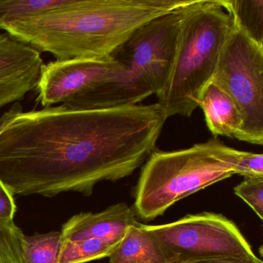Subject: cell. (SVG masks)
<instances>
[{
	"label": "cell",
	"instance_id": "obj_20",
	"mask_svg": "<svg viewBox=\"0 0 263 263\" xmlns=\"http://www.w3.org/2000/svg\"><path fill=\"white\" fill-rule=\"evenodd\" d=\"M181 263H263L262 260L249 257H221V258H209L198 261H185Z\"/></svg>",
	"mask_w": 263,
	"mask_h": 263
},
{
	"label": "cell",
	"instance_id": "obj_12",
	"mask_svg": "<svg viewBox=\"0 0 263 263\" xmlns=\"http://www.w3.org/2000/svg\"><path fill=\"white\" fill-rule=\"evenodd\" d=\"M108 258L109 263H167L144 224L138 221L127 229Z\"/></svg>",
	"mask_w": 263,
	"mask_h": 263
},
{
	"label": "cell",
	"instance_id": "obj_17",
	"mask_svg": "<svg viewBox=\"0 0 263 263\" xmlns=\"http://www.w3.org/2000/svg\"><path fill=\"white\" fill-rule=\"evenodd\" d=\"M24 236L14 221H0V263H26L23 255Z\"/></svg>",
	"mask_w": 263,
	"mask_h": 263
},
{
	"label": "cell",
	"instance_id": "obj_1",
	"mask_svg": "<svg viewBox=\"0 0 263 263\" xmlns=\"http://www.w3.org/2000/svg\"><path fill=\"white\" fill-rule=\"evenodd\" d=\"M167 119L158 103L23 112L0 133V181L14 195L90 196L144 164Z\"/></svg>",
	"mask_w": 263,
	"mask_h": 263
},
{
	"label": "cell",
	"instance_id": "obj_10",
	"mask_svg": "<svg viewBox=\"0 0 263 263\" xmlns=\"http://www.w3.org/2000/svg\"><path fill=\"white\" fill-rule=\"evenodd\" d=\"M135 211L126 203H118L98 213L73 215L61 228V242L98 240L118 245L137 220Z\"/></svg>",
	"mask_w": 263,
	"mask_h": 263
},
{
	"label": "cell",
	"instance_id": "obj_21",
	"mask_svg": "<svg viewBox=\"0 0 263 263\" xmlns=\"http://www.w3.org/2000/svg\"><path fill=\"white\" fill-rule=\"evenodd\" d=\"M24 112L21 103H15L10 109L0 116V133Z\"/></svg>",
	"mask_w": 263,
	"mask_h": 263
},
{
	"label": "cell",
	"instance_id": "obj_18",
	"mask_svg": "<svg viewBox=\"0 0 263 263\" xmlns=\"http://www.w3.org/2000/svg\"><path fill=\"white\" fill-rule=\"evenodd\" d=\"M234 192L263 219V177L245 178L234 187Z\"/></svg>",
	"mask_w": 263,
	"mask_h": 263
},
{
	"label": "cell",
	"instance_id": "obj_7",
	"mask_svg": "<svg viewBox=\"0 0 263 263\" xmlns=\"http://www.w3.org/2000/svg\"><path fill=\"white\" fill-rule=\"evenodd\" d=\"M144 226L167 263L221 257H257L235 223L221 214L201 212L187 215L168 224Z\"/></svg>",
	"mask_w": 263,
	"mask_h": 263
},
{
	"label": "cell",
	"instance_id": "obj_16",
	"mask_svg": "<svg viewBox=\"0 0 263 263\" xmlns=\"http://www.w3.org/2000/svg\"><path fill=\"white\" fill-rule=\"evenodd\" d=\"M216 155L233 171L235 175L247 178L263 177L262 154L241 152L218 141Z\"/></svg>",
	"mask_w": 263,
	"mask_h": 263
},
{
	"label": "cell",
	"instance_id": "obj_3",
	"mask_svg": "<svg viewBox=\"0 0 263 263\" xmlns=\"http://www.w3.org/2000/svg\"><path fill=\"white\" fill-rule=\"evenodd\" d=\"M233 27L232 16L219 0H193L183 8L173 67L157 97L166 118H190L198 108Z\"/></svg>",
	"mask_w": 263,
	"mask_h": 263
},
{
	"label": "cell",
	"instance_id": "obj_19",
	"mask_svg": "<svg viewBox=\"0 0 263 263\" xmlns=\"http://www.w3.org/2000/svg\"><path fill=\"white\" fill-rule=\"evenodd\" d=\"M16 205L10 187L0 181V221H14Z\"/></svg>",
	"mask_w": 263,
	"mask_h": 263
},
{
	"label": "cell",
	"instance_id": "obj_5",
	"mask_svg": "<svg viewBox=\"0 0 263 263\" xmlns=\"http://www.w3.org/2000/svg\"><path fill=\"white\" fill-rule=\"evenodd\" d=\"M218 141L212 138L189 148L154 151L135 187V215L153 221L180 200L235 175L217 157Z\"/></svg>",
	"mask_w": 263,
	"mask_h": 263
},
{
	"label": "cell",
	"instance_id": "obj_6",
	"mask_svg": "<svg viewBox=\"0 0 263 263\" xmlns=\"http://www.w3.org/2000/svg\"><path fill=\"white\" fill-rule=\"evenodd\" d=\"M212 82L233 101L242 119L237 139L263 144V47L234 24Z\"/></svg>",
	"mask_w": 263,
	"mask_h": 263
},
{
	"label": "cell",
	"instance_id": "obj_14",
	"mask_svg": "<svg viewBox=\"0 0 263 263\" xmlns=\"http://www.w3.org/2000/svg\"><path fill=\"white\" fill-rule=\"evenodd\" d=\"M74 0H0V30L71 5Z\"/></svg>",
	"mask_w": 263,
	"mask_h": 263
},
{
	"label": "cell",
	"instance_id": "obj_8",
	"mask_svg": "<svg viewBox=\"0 0 263 263\" xmlns=\"http://www.w3.org/2000/svg\"><path fill=\"white\" fill-rule=\"evenodd\" d=\"M109 55L95 59L54 61L43 67L36 103L44 107L61 104L75 110H90L101 86L119 71Z\"/></svg>",
	"mask_w": 263,
	"mask_h": 263
},
{
	"label": "cell",
	"instance_id": "obj_11",
	"mask_svg": "<svg viewBox=\"0 0 263 263\" xmlns=\"http://www.w3.org/2000/svg\"><path fill=\"white\" fill-rule=\"evenodd\" d=\"M198 107L204 112L206 125L215 138L237 139L242 125L241 115L233 101L216 84L211 82L205 87Z\"/></svg>",
	"mask_w": 263,
	"mask_h": 263
},
{
	"label": "cell",
	"instance_id": "obj_2",
	"mask_svg": "<svg viewBox=\"0 0 263 263\" xmlns=\"http://www.w3.org/2000/svg\"><path fill=\"white\" fill-rule=\"evenodd\" d=\"M192 0H74L4 31L56 61L109 56L137 29Z\"/></svg>",
	"mask_w": 263,
	"mask_h": 263
},
{
	"label": "cell",
	"instance_id": "obj_13",
	"mask_svg": "<svg viewBox=\"0 0 263 263\" xmlns=\"http://www.w3.org/2000/svg\"><path fill=\"white\" fill-rule=\"evenodd\" d=\"M235 27L263 47V0H219Z\"/></svg>",
	"mask_w": 263,
	"mask_h": 263
},
{
	"label": "cell",
	"instance_id": "obj_9",
	"mask_svg": "<svg viewBox=\"0 0 263 263\" xmlns=\"http://www.w3.org/2000/svg\"><path fill=\"white\" fill-rule=\"evenodd\" d=\"M44 64L41 52L7 32L0 33V108L36 90Z\"/></svg>",
	"mask_w": 263,
	"mask_h": 263
},
{
	"label": "cell",
	"instance_id": "obj_15",
	"mask_svg": "<svg viewBox=\"0 0 263 263\" xmlns=\"http://www.w3.org/2000/svg\"><path fill=\"white\" fill-rule=\"evenodd\" d=\"M61 232L26 235L23 241V255L26 263H59Z\"/></svg>",
	"mask_w": 263,
	"mask_h": 263
},
{
	"label": "cell",
	"instance_id": "obj_4",
	"mask_svg": "<svg viewBox=\"0 0 263 263\" xmlns=\"http://www.w3.org/2000/svg\"><path fill=\"white\" fill-rule=\"evenodd\" d=\"M184 7L141 26L110 53L119 71L101 86L90 110L136 105L162 92L173 67Z\"/></svg>",
	"mask_w": 263,
	"mask_h": 263
}]
</instances>
